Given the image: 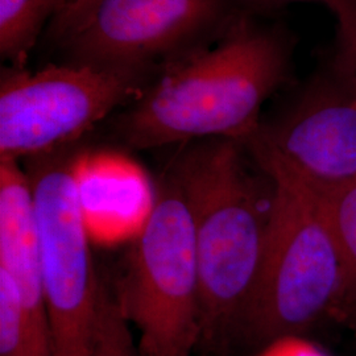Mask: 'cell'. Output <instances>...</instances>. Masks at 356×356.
I'll return each instance as SVG.
<instances>
[{"instance_id":"1","label":"cell","mask_w":356,"mask_h":356,"mask_svg":"<svg viewBox=\"0 0 356 356\" xmlns=\"http://www.w3.org/2000/svg\"><path fill=\"white\" fill-rule=\"evenodd\" d=\"M288 67L280 33L239 17L216 45L164 66L119 116L116 132L134 149L216 138L243 143L261 124V107Z\"/></svg>"},{"instance_id":"2","label":"cell","mask_w":356,"mask_h":356,"mask_svg":"<svg viewBox=\"0 0 356 356\" xmlns=\"http://www.w3.org/2000/svg\"><path fill=\"white\" fill-rule=\"evenodd\" d=\"M242 141L191 143L169 166L191 211L201 280V344L234 338L252 292L267 235L272 182L252 176Z\"/></svg>"},{"instance_id":"3","label":"cell","mask_w":356,"mask_h":356,"mask_svg":"<svg viewBox=\"0 0 356 356\" xmlns=\"http://www.w3.org/2000/svg\"><path fill=\"white\" fill-rule=\"evenodd\" d=\"M254 161L272 182V201L260 267L234 337L268 346L332 317L343 266L310 188L276 163Z\"/></svg>"},{"instance_id":"4","label":"cell","mask_w":356,"mask_h":356,"mask_svg":"<svg viewBox=\"0 0 356 356\" xmlns=\"http://www.w3.org/2000/svg\"><path fill=\"white\" fill-rule=\"evenodd\" d=\"M140 356H191L201 344L202 306L191 211L166 169L115 291Z\"/></svg>"},{"instance_id":"5","label":"cell","mask_w":356,"mask_h":356,"mask_svg":"<svg viewBox=\"0 0 356 356\" xmlns=\"http://www.w3.org/2000/svg\"><path fill=\"white\" fill-rule=\"evenodd\" d=\"M72 144L26 159L54 356L89 355L102 280L90 251Z\"/></svg>"},{"instance_id":"6","label":"cell","mask_w":356,"mask_h":356,"mask_svg":"<svg viewBox=\"0 0 356 356\" xmlns=\"http://www.w3.org/2000/svg\"><path fill=\"white\" fill-rule=\"evenodd\" d=\"M148 73L85 64L0 76V160L28 159L73 144L148 88Z\"/></svg>"},{"instance_id":"7","label":"cell","mask_w":356,"mask_h":356,"mask_svg":"<svg viewBox=\"0 0 356 356\" xmlns=\"http://www.w3.org/2000/svg\"><path fill=\"white\" fill-rule=\"evenodd\" d=\"M234 0H101L64 44L72 64L152 73L222 38Z\"/></svg>"},{"instance_id":"8","label":"cell","mask_w":356,"mask_h":356,"mask_svg":"<svg viewBox=\"0 0 356 356\" xmlns=\"http://www.w3.org/2000/svg\"><path fill=\"white\" fill-rule=\"evenodd\" d=\"M243 145L254 159L273 161L312 185L356 179V81L334 69L317 76Z\"/></svg>"},{"instance_id":"9","label":"cell","mask_w":356,"mask_h":356,"mask_svg":"<svg viewBox=\"0 0 356 356\" xmlns=\"http://www.w3.org/2000/svg\"><path fill=\"white\" fill-rule=\"evenodd\" d=\"M0 356H54L49 318L26 309L11 277L1 269Z\"/></svg>"},{"instance_id":"10","label":"cell","mask_w":356,"mask_h":356,"mask_svg":"<svg viewBox=\"0 0 356 356\" xmlns=\"http://www.w3.org/2000/svg\"><path fill=\"white\" fill-rule=\"evenodd\" d=\"M305 184L316 195L342 260L343 292L338 310L356 300V179L327 186Z\"/></svg>"},{"instance_id":"11","label":"cell","mask_w":356,"mask_h":356,"mask_svg":"<svg viewBox=\"0 0 356 356\" xmlns=\"http://www.w3.org/2000/svg\"><path fill=\"white\" fill-rule=\"evenodd\" d=\"M60 0H0V56L13 67H26L45 23Z\"/></svg>"},{"instance_id":"12","label":"cell","mask_w":356,"mask_h":356,"mask_svg":"<svg viewBox=\"0 0 356 356\" xmlns=\"http://www.w3.org/2000/svg\"><path fill=\"white\" fill-rule=\"evenodd\" d=\"M88 356H140L115 291L103 281L95 332Z\"/></svg>"},{"instance_id":"13","label":"cell","mask_w":356,"mask_h":356,"mask_svg":"<svg viewBox=\"0 0 356 356\" xmlns=\"http://www.w3.org/2000/svg\"><path fill=\"white\" fill-rule=\"evenodd\" d=\"M261 7H280L289 3H318L337 20V53L332 69L356 81V0H245Z\"/></svg>"},{"instance_id":"14","label":"cell","mask_w":356,"mask_h":356,"mask_svg":"<svg viewBox=\"0 0 356 356\" xmlns=\"http://www.w3.org/2000/svg\"><path fill=\"white\" fill-rule=\"evenodd\" d=\"M101 0H60L51 23L53 38L64 45L88 22Z\"/></svg>"},{"instance_id":"15","label":"cell","mask_w":356,"mask_h":356,"mask_svg":"<svg viewBox=\"0 0 356 356\" xmlns=\"http://www.w3.org/2000/svg\"><path fill=\"white\" fill-rule=\"evenodd\" d=\"M261 356H325V354L314 346L300 341L298 337H293L268 344L267 351Z\"/></svg>"},{"instance_id":"16","label":"cell","mask_w":356,"mask_h":356,"mask_svg":"<svg viewBox=\"0 0 356 356\" xmlns=\"http://www.w3.org/2000/svg\"><path fill=\"white\" fill-rule=\"evenodd\" d=\"M334 317L341 319L348 329H351L356 334V300L339 307L335 312Z\"/></svg>"}]
</instances>
